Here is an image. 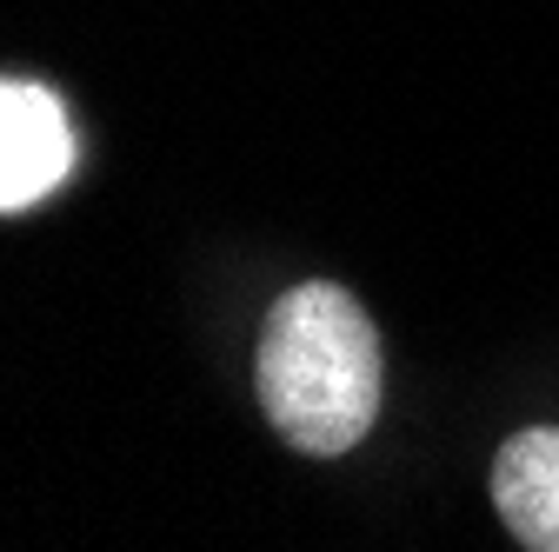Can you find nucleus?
<instances>
[{
	"instance_id": "f03ea898",
	"label": "nucleus",
	"mask_w": 559,
	"mask_h": 552,
	"mask_svg": "<svg viewBox=\"0 0 559 552\" xmlns=\"http://www.w3.org/2000/svg\"><path fill=\"white\" fill-rule=\"evenodd\" d=\"M74 173V127L40 81L0 87V214L40 206Z\"/></svg>"
},
{
	"instance_id": "f257e3e1",
	"label": "nucleus",
	"mask_w": 559,
	"mask_h": 552,
	"mask_svg": "<svg viewBox=\"0 0 559 552\" xmlns=\"http://www.w3.org/2000/svg\"><path fill=\"white\" fill-rule=\"evenodd\" d=\"M260 406L287 446L333 459L360 446L380 412V333L346 287L307 280L280 293L260 333Z\"/></svg>"
},
{
	"instance_id": "7ed1b4c3",
	"label": "nucleus",
	"mask_w": 559,
	"mask_h": 552,
	"mask_svg": "<svg viewBox=\"0 0 559 552\" xmlns=\"http://www.w3.org/2000/svg\"><path fill=\"white\" fill-rule=\"evenodd\" d=\"M493 506L526 552H559V427H526L500 446Z\"/></svg>"
}]
</instances>
